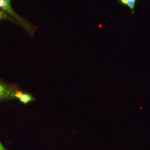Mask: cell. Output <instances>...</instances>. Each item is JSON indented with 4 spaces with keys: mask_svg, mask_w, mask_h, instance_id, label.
<instances>
[{
    "mask_svg": "<svg viewBox=\"0 0 150 150\" xmlns=\"http://www.w3.org/2000/svg\"><path fill=\"white\" fill-rule=\"evenodd\" d=\"M120 3L128 7H132L136 4L137 0H118Z\"/></svg>",
    "mask_w": 150,
    "mask_h": 150,
    "instance_id": "4",
    "label": "cell"
},
{
    "mask_svg": "<svg viewBox=\"0 0 150 150\" xmlns=\"http://www.w3.org/2000/svg\"><path fill=\"white\" fill-rule=\"evenodd\" d=\"M4 1H5L7 3H9V4H10L11 1V0H4Z\"/></svg>",
    "mask_w": 150,
    "mask_h": 150,
    "instance_id": "7",
    "label": "cell"
},
{
    "mask_svg": "<svg viewBox=\"0 0 150 150\" xmlns=\"http://www.w3.org/2000/svg\"><path fill=\"white\" fill-rule=\"evenodd\" d=\"M14 93L9 88L0 83V100L13 96Z\"/></svg>",
    "mask_w": 150,
    "mask_h": 150,
    "instance_id": "2",
    "label": "cell"
},
{
    "mask_svg": "<svg viewBox=\"0 0 150 150\" xmlns=\"http://www.w3.org/2000/svg\"><path fill=\"white\" fill-rule=\"evenodd\" d=\"M3 16V12L1 11H0V19L2 18Z\"/></svg>",
    "mask_w": 150,
    "mask_h": 150,
    "instance_id": "6",
    "label": "cell"
},
{
    "mask_svg": "<svg viewBox=\"0 0 150 150\" xmlns=\"http://www.w3.org/2000/svg\"><path fill=\"white\" fill-rule=\"evenodd\" d=\"M0 7L2 8L4 10L6 11H7L12 16L14 17L15 18L17 19L19 21H20L24 25L23 23V21L19 16H18L17 14L13 10L11 7L10 4L7 3L4 0H0Z\"/></svg>",
    "mask_w": 150,
    "mask_h": 150,
    "instance_id": "1",
    "label": "cell"
},
{
    "mask_svg": "<svg viewBox=\"0 0 150 150\" xmlns=\"http://www.w3.org/2000/svg\"><path fill=\"white\" fill-rule=\"evenodd\" d=\"M0 150H7L3 146L1 142H0Z\"/></svg>",
    "mask_w": 150,
    "mask_h": 150,
    "instance_id": "5",
    "label": "cell"
},
{
    "mask_svg": "<svg viewBox=\"0 0 150 150\" xmlns=\"http://www.w3.org/2000/svg\"><path fill=\"white\" fill-rule=\"evenodd\" d=\"M13 96L18 98L21 102L24 104H26L33 100V98L31 96L28 94L23 93L21 92H17L14 93Z\"/></svg>",
    "mask_w": 150,
    "mask_h": 150,
    "instance_id": "3",
    "label": "cell"
}]
</instances>
